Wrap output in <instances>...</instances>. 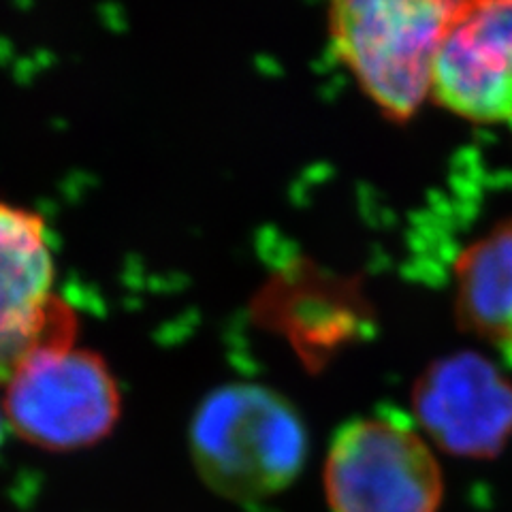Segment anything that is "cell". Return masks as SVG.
I'll use <instances>...</instances> for the list:
<instances>
[{"label":"cell","instance_id":"obj_2","mask_svg":"<svg viewBox=\"0 0 512 512\" xmlns=\"http://www.w3.org/2000/svg\"><path fill=\"white\" fill-rule=\"evenodd\" d=\"M466 0H331L335 52L384 116L406 122L431 94L438 47Z\"/></svg>","mask_w":512,"mask_h":512},{"label":"cell","instance_id":"obj_9","mask_svg":"<svg viewBox=\"0 0 512 512\" xmlns=\"http://www.w3.org/2000/svg\"><path fill=\"white\" fill-rule=\"evenodd\" d=\"M274 325L288 335L310 367L318 370L361 333L359 301L335 293H293L276 303Z\"/></svg>","mask_w":512,"mask_h":512},{"label":"cell","instance_id":"obj_3","mask_svg":"<svg viewBox=\"0 0 512 512\" xmlns=\"http://www.w3.org/2000/svg\"><path fill=\"white\" fill-rule=\"evenodd\" d=\"M7 425L47 451L101 442L120 419V389L107 363L86 348L41 350L5 384Z\"/></svg>","mask_w":512,"mask_h":512},{"label":"cell","instance_id":"obj_8","mask_svg":"<svg viewBox=\"0 0 512 512\" xmlns=\"http://www.w3.org/2000/svg\"><path fill=\"white\" fill-rule=\"evenodd\" d=\"M459 327L512 361V218L495 224L455 263Z\"/></svg>","mask_w":512,"mask_h":512},{"label":"cell","instance_id":"obj_7","mask_svg":"<svg viewBox=\"0 0 512 512\" xmlns=\"http://www.w3.org/2000/svg\"><path fill=\"white\" fill-rule=\"evenodd\" d=\"M431 96L463 120L512 124V0H466L438 47Z\"/></svg>","mask_w":512,"mask_h":512},{"label":"cell","instance_id":"obj_4","mask_svg":"<svg viewBox=\"0 0 512 512\" xmlns=\"http://www.w3.org/2000/svg\"><path fill=\"white\" fill-rule=\"evenodd\" d=\"M331 512H440L444 476L431 446L384 416H365L338 429L325 472Z\"/></svg>","mask_w":512,"mask_h":512},{"label":"cell","instance_id":"obj_6","mask_svg":"<svg viewBox=\"0 0 512 512\" xmlns=\"http://www.w3.org/2000/svg\"><path fill=\"white\" fill-rule=\"evenodd\" d=\"M412 412L444 453L495 459L512 438V382L478 352H455L416 378Z\"/></svg>","mask_w":512,"mask_h":512},{"label":"cell","instance_id":"obj_5","mask_svg":"<svg viewBox=\"0 0 512 512\" xmlns=\"http://www.w3.org/2000/svg\"><path fill=\"white\" fill-rule=\"evenodd\" d=\"M75 318L54 295V259L45 222L0 203V384L41 350L69 346Z\"/></svg>","mask_w":512,"mask_h":512},{"label":"cell","instance_id":"obj_10","mask_svg":"<svg viewBox=\"0 0 512 512\" xmlns=\"http://www.w3.org/2000/svg\"><path fill=\"white\" fill-rule=\"evenodd\" d=\"M7 425L5 421V412H3V406H0V438H3V427Z\"/></svg>","mask_w":512,"mask_h":512},{"label":"cell","instance_id":"obj_1","mask_svg":"<svg viewBox=\"0 0 512 512\" xmlns=\"http://www.w3.org/2000/svg\"><path fill=\"white\" fill-rule=\"evenodd\" d=\"M190 459L203 483L233 502H259L299 478L308 431L297 408L261 384H227L190 423Z\"/></svg>","mask_w":512,"mask_h":512}]
</instances>
